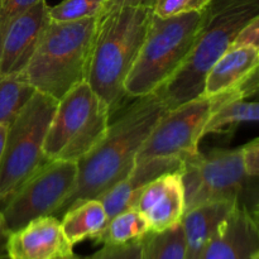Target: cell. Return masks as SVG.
Listing matches in <instances>:
<instances>
[{
    "label": "cell",
    "mask_w": 259,
    "mask_h": 259,
    "mask_svg": "<svg viewBox=\"0 0 259 259\" xmlns=\"http://www.w3.org/2000/svg\"><path fill=\"white\" fill-rule=\"evenodd\" d=\"M200 259H259L258 217L234 207L220 223Z\"/></svg>",
    "instance_id": "obj_14"
},
{
    "label": "cell",
    "mask_w": 259,
    "mask_h": 259,
    "mask_svg": "<svg viewBox=\"0 0 259 259\" xmlns=\"http://www.w3.org/2000/svg\"><path fill=\"white\" fill-rule=\"evenodd\" d=\"M255 17H259V0H210L187 58L153 93L167 110L202 95L211 66L229 50L237 33Z\"/></svg>",
    "instance_id": "obj_2"
},
{
    "label": "cell",
    "mask_w": 259,
    "mask_h": 259,
    "mask_svg": "<svg viewBox=\"0 0 259 259\" xmlns=\"http://www.w3.org/2000/svg\"><path fill=\"white\" fill-rule=\"evenodd\" d=\"M109 0H63L50 7L48 14L52 22H76V20L100 18L105 13Z\"/></svg>",
    "instance_id": "obj_23"
},
{
    "label": "cell",
    "mask_w": 259,
    "mask_h": 259,
    "mask_svg": "<svg viewBox=\"0 0 259 259\" xmlns=\"http://www.w3.org/2000/svg\"><path fill=\"white\" fill-rule=\"evenodd\" d=\"M153 10L116 8L99 18L86 82L110 115L125 104L124 82L141 51Z\"/></svg>",
    "instance_id": "obj_3"
},
{
    "label": "cell",
    "mask_w": 259,
    "mask_h": 259,
    "mask_svg": "<svg viewBox=\"0 0 259 259\" xmlns=\"http://www.w3.org/2000/svg\"><path fill=\"white\" fill-rule=\"evenodd\" d=\"M151 232L144 215L137 209H128L109 219L106 227L93 238L104 245H120L139 240Z\"/></svg>",
    "instance_id": "obj_19"
},
{
    "label": "cell",
    "mask_w": 259,
    "mask_h": 259,
    "mask_svg": "<svg viewBox=\"0 0 259 259\" xmlns=\"http://www.w3.org/2000/svg\"><path fill=\"white\" fill-rule=\"evenodd\" d=\"M93 259H143V238L120 245H104Z\"/></svg>",
    "instance_id": "obj_25"
},
{
    "label": "cell",
    "mask_w": 259,
    "mask_h": 259,
    "mask_svg": "<svg viewBox=\"0 0 259 259\" xmlns=\"http://www.w3.org/2000/svg\"><path fill=\"white\" fill-rule=\"evenodd\" d=\"M242 149V159L244 171L250 179H258L259 176V139L254 138L248 142Z\"/></svg>",
    "instance_id": "obj_27"
},
{
    "label": "cell",
    "mask_w": 259,
    "mask_h": 259,
    "mask_svg": "<svg viewBox=\"0 0 259 259\" xmlns=\"http://www.w3.org/2000/svg\"><path fill=\"white\" fill-rule=\"evenodd\" d=\"M39 0H0V47L8 25Z\"/></svg>",
    "instance_id": "obj_26"
},
{
    "label": "cell",
    "mask_w": 259,
    "mask_h": 259,
    "mask_svg": "<svg viewBox=\"0 0 259 259\" xmlns=\"http://www.w3.org/2000/svg\"><path fill=\"white\" fill-rule=\"evenodd\" d=\"M57 259H93V255H90V257H81V255H76L75 253H71V254H67V255H63V257H60Z\"/></svg>",
    "instance_id": "obj_32"
},
{
    "label": "cell",
    "mask_w": 259,
    "mask_h": 259,
    "mask_svg": "<svg viewBox=\"0 0 259 259\" xmlns=\"http://www.w3.org/2000/svg\"><path fill=\"white\" fill-rule=\"evenodd\" d=\"M61 222L53 215L40 217L9 233L8 259H57L72 253Z\"/></svg>",
    "instance_id": "obj_13"
},
{
    "label": "cell",
    "mask_w": 259,
    "mask_h": 259,
    "mask_svg": "<svg viewBox=\"0 0 259 259\" xmlns=\"http://www.w3.org/2000/svg\"><path fill=\"white\" fill-rule=\"evenodd\" d=\"M76 179V162L48 161L0 210L8 232H14L37 218L55 217L75 187Z\"/></svg>",
    "instance_id": "obj_10"
},
{
    "label": "cell",
    "mask_w": 259,
    "mask_h": 259,
    "mask_svg": "<svg viewBox=\"0 0 259 259\" xmlns=\"http://www.w3.org/2000/svg\"><path fill=\"white\" fill-rule=\"evenodd\" d=\"M259 47V17L253 18L244 25L233 39L229 48Z\"/></svg>",
    "instance_id": "obj_28"
},
{
    "label": "cell",
    "mask_w": 259,
    "mask_h": 259,
    "mask_svg": "<svg viewBox=\"0 0 259 259\" xmlns=\"http://www.w3.org/2000/svg\"><path fill=\"white\" fill-rule=\"evenodd\" d=\"M35 93L20 75L0 76V125L9 128Z\"/></svg>",
    "instance_id": "obj_20"
},
{
    "label": "cell",
    "mask_w": 259,
    "mask_h": 259,
    "mask_svg": "<svg viewBox=\"0 0 259 259\" xmlns=\"http://www.w3.org/2000/svg\"><path fill=\"white\" fill-rule=\"evenodd\" d=\"M181 179L186 210L219 201L234 202L258 217V179L244 171L242 149L197 152L184 159Z\"/></svg>",
    "instance_id": "obj_6"
},
{
    "label": "cell",
    "mask_w": 259,
    "mask_h": 259,
    "mask_svg": "<svg viewBox=\"0 0 259 259\" xmlns=\"http://www.w3.org/2000/svg\"><path fill=\"white\" fill-rule=\"evenodd\" d=\"M233 95L230 91L214 96L201 95L167 110L142 146L137 162L157 157L184 161L196 154L209 118L220 106L235 100Z\"/></svg>",
    "instance_id": "obj_9"
},
{
    "label": "cell",
    "mask_w": 259,
    "mask_h": 259,
    "mask_svg": "<svg viewBox=\"0 0 259 259\" xmlns=\"http://www.w3.org/2000/svg\"><path fill=\"white\" fill-rule=\"evenodd\" d=\"M48 9L46 0H39L8 25L0 47V76L22 75L51 20Z\"/></svg>",
    "instance_id": "obj_11"
},
{
    "label": "cell",
    "mask_w": 259,
    "mask_h": 259,
    "mask_svg": "<svg viewBox=\"0 0 259 259\" xmlns=\"http://www.w3.org/2000/svg\"><path fill=\"white\" fill-rule=\"evenodd\" d=\"M259 47L229 48L207 72L204 96H214L242 86L258 72Z\"/></svg>",
    "instance_id": "obj_16"
},
{
    "label": "cell",
    "mask_w": 259,
    "mask_h": 259,
    "mask_svg": "<svg viewBox=\"0 0 259 259\" xmlns=\"http://www.w3.org/2000/svg\"><path fill=\"white\" fill-rule=\"evenodd\" d=\"M57 103L37 91L8 128L0 162V210L48 162L43 142Z\"/></svg>",
    "instance_id": "obj_8"
},
{
    "label": "cell",
    "mask_w": 259,
    "mask_h": 259,
    "mask_svg": "<svg viewBox=\"0 0 259 259\" xmlns=\"http://www.w3.org/2000/svg\"><path fill=\"white\" fill-rule=\"evenodd\" d=\"M259 106L257 101L233 100L224 104L211 114L204 129V137L211 133H229L238 125L248 121H257Z\"/></svg>",
    "instance_id": "obj_21"
},
{
    "label": "cell",
    "mask_w": 259,
    "mask_h": 259,
    "mask_svg": "<svg viewBox=\"0 0 259 259\" xmlns=\"http://www.w3.org/2000/svg\"><path fill=\"white\" fill-rule=\"evenodd\" d=\"M201 23L202 12L166 18L152 15L143 45L124 82L126 96H148L171 78L189 56Z\"/></svg>",
    "instance_id": "obj_5"
},
{
    "label": "cell",
    "mask_w": 259,
    "mask_h": 259,
    "mask_svg": "<svg viewBox=\"0 0 259 259\" xmlns=\"http://www.w3.org/2000/svg\"><path fill=\"white\" fill-rule=\"evenodd\" d=\"M110 116L90 85L78 83L58 100L43 142L46 158L77 162L105 137Z\"/></svg>",
    "instance_id": "obj_7"
},
{
    "label": "cell",
    "mask_w": 259,
    "mask_h": 259,
    "mask_svg": "<svg viewBox=\"0 0 259 259\" xmlns=\"http://www.w3.org/2000/svg\"><path fill=\"white\" fill-rule=\"evenodd\" d=\"M182 164H184L182 159L164 158V157L137 162L128 176L114 185L98 200H100L108 218L111 219L124 210L133 209L139 194L149 182L161 175L181 171Z\"/></svg>",
    "instance_id": "obj_15"
},
{
    "label": "cell",
    "mask_w": 259,
    "mask_h": 259,
    "mask_svg": "<svg viewBox=\"0 0 259 259\" xmlns=\"http://www.w3.org/2000/svg\"><path fill=\"white\" fill-rule=\"evenodd\" d=\"M237 207L234 202L219 201L200 205L184 214L181 224L184 227L186 242V258L200 259L202 250L220 223Z\"/></svg>",
    "instance_id": "obj_17"
},
{
    "label": "cell",
    "mask_w": 259,
    "mask_h": 259,
    "mask_svg": "<svg viewBox=\"0 0 259 259\" xmlns=\"http://www.w3.org/2000/svg\"><path fill=\"white\" fill-rule=\"evenodd\" d=\"M167 111L163 101L151 94L139 98L109 124L105 137L77 163L76 185L56 218L78 202L99 199L126 177L136 166L137 156L151 132Z\"/></svg>",
    "instance_id": "obj_1"
},
{
    "label": "cell",
    "mask_w": 259,
    "mask_h": 259,
    "mask_svg": "<svg viewBox=\"0 0 259 259\" xmlns=\"http://www.w3.org/2000/svg\"><path fill=\"white\" fill-rule=\"evenodd\" d=\"M134 209L144 215L153 233L181 223L186 210L181 171L161 175L149 182L139 194Z\"/></svg>",
    "instance_id": "obj_12"
},
{
    "label": "cell",
    "mask_w": 259,
    "mask_h": 259,
    "mask_svg": "<svg viewBox=\"0 0 259 259\" xmlns=\"http://www.w3.org/2000/svg\"><path fill=\"white\" fill-rule=\"evenodd\" d=\"M99 18L76 22L50 20L22 76L39 93L61 100L86 81Z\"/></svg>",
    "instance_id": "obj_4"
},
{
    "label": "cell",
    "mask_w": 259,
    "mask_h": 259,
    "mask_svg": "<svg viewBox=\"0 0 259 259\" xmlns=\"http://www.w3.org/2000/svg\"><path fill=\"white\" fill-rule=\"evenodd\" d=\"M7 133H8V126L0 125V162H2L3 152H4V146H5V139H7Z\"/></svg>",
    "instance_id": "obj_31"
},
{
    "label": "cell",
    "mask_w": 259,
    "mask_h": 259,
    "mask_svg": "<svg viewBox=\"0 0 259 259\" xmlns=\"http://www.w3.org/2000/svg\"><path fill=\"white\" fill-rule=\"evenodd\" d=\"M60 222L66 239L73 247L88 238L96 237L106 227L109 218L100 200L91 199L70 207Z\"/></svg>",
    "instance_id": "obj_18"
},
{
    "label": "cell",
    "mask_w": 259,
    "mask_h": 259,
    "mask_svg": "<svg viewBox=\"0 0 259 259\" xmlns=\"http://www.w3.org/2000/svg\"><path fill=\"white\" fill-rule=\"evenodd\" d=\"M210 0H157L153 14L157 17H172L192 12H204Z\"/></svg>",
    "instance_id": "obj_24"
},
{
    "label": "cell",
    "mask_w": 259,
    "mask_h": 259,
    "mask_svg": "<svg viewBox=\"0 0 259 259\" xmlns=\"http://www.w3.org/2000/svg\"><path fill=\"white\" fill-rule=\"evenodd\" d=\"M156 3L157 0H109L106 10L116 8H146L153 10Z\"/></svg>",
    "instance_id": "obj_29"
},
{
    "label": "cell",
    "mask_w": 259,
    "mask_h": 259,
    "mask_svg": "<svg viewBox=\"0 0 259 259\" xmlns=\"http://www.w3.org/2000/svg\"><path fill=\"white\" fill-rule=\"evenodd\" d=\"M9 232L7 230L4 224V219L0 212V259H5L7 257V242Z\"/></svg>",
    "instance_id": "obj_30"
},
{
    "label": "cell",
    "mask_w": 259,
    "mask_h": 259,
    "mask_svg": "<svg viewBox=\"0 0 259 259\" xmlns=\"http://www.w3.org/2000/svg\"><path fill=\"white\" fill-rule=\"evenodd\" d=\"M184 227L179 223L163 232H149L143 238V259H185Z\"/></svg>",
    "instance_id": "obj_22"
}]
</instances>
